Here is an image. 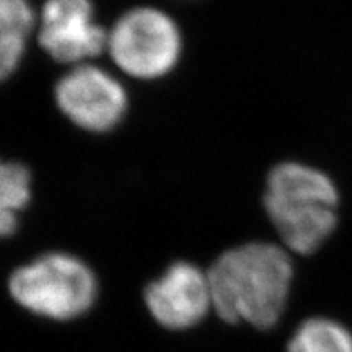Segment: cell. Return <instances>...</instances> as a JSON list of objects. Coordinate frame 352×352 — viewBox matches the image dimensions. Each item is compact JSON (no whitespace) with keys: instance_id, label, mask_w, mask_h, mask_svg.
Here are the masks:
<instances>
[{"instance_id":"obj_8","label":"cell","mask_w":352,"mask_h":352,"mask_svg":"<svg viewBox=\"0 0 352 352\" xmlns=\"http://www.w3.org/2000/svg\"><path fill=\"white\" fill-rule=\"evenodd\" d=\"M34 26L30 0H0V82L19 69Z\"/></svg>"},{"instance_id":"obj_9","label":"cell","mask_w":352,"mask_h":352,"mask_svg":"<svg viewBox=\"0 0 352 352\" xmlns=\"http://www.w3.org/2000/svg\"><path fill=\"white\" fill-rule=\"evenodd\" d=\"M32 199V175L19 162L0 160V240L12 236Z\"/></svg>"},{"instance_id":"obj_6","label":"cell","mask_w":352,"mask_h":352,"mask_svg":"<svg viewBox=\"0 0 352 352\" xmlns=\"http://www.w3.org/2000/svg\"><path fill=\"white\" fill-rule=\"evenodd\" d=\"M54 98L69 121L90 132L111 131L127 111L122 83L91 63L70 67L56 83Z\"/></svg>"},{"instance_id":"obj_3","label":"cell","mask_w":352,"mask_h":352,"mask_svg":"<svg viewBox=\"0 0 352 352\" xmlns=\"http://www.w3.org/2000/svg\"><path fill=\"white\" fill-rule=\"evenodd\" d=\"M8 296L36 318L69 323L94 310L100 297L96 272L67 252H47L10 272Z\"/></svg>"},{"instance_id":"obj_1","label":"cell","mask_w":352,"mask_h":352,"mask_svg":"<svg viewBox=\"0 0 352 352\" xmlns=\"http://www.w3.org/2000/svg\"><path fill=\"white\" fill-rule=\"evenodd\" d=\"M208 272L220 320L271 329L283 318L294 280L292 258L284 246L267 241L233 246Z\"/></svg>"},{"instance_id":"obj_2","label":"cell","mask_w":352,"mask_h":352,"mask_svg":"<svg viewBox=\"0 0 352 352\" xmlns=\"http://www.w3.org/2000/svg\"><path fill=\"white\" fill-rule=\"evenodd\" d=\"M263 202L283 246L292 253H315L338 226L334 183L298 162H284L270 171Z\"/></svg>"},{"instance_id":"obj_4","label":"cell","mask_w":352,"mask_h":352,"mask_svg":"<svg viewBox=\"0 0 352 352\" xmlns=\"http://www.w3.org/2000/svg\"><path fill=\"white\" fill-rule=\"evenodd\" d=\"M183 38L170 15L153 7L126 12L108 30L107 52L126 76L153 80L178 64Z\"/></svg>"},{"instance_id":"obj_5","label":"cell","mask_w":352,"mask_h":352,"mask_svg":"<svg viewBox=\"0 0 352 352\" xmlns=\"http://www.w3.org/2000/svg\"><path fill=\"white\" fill-rule=\"evenodd\" d=\"M144 305L158 327L173 333L195 329L214 311L209 272L179 259L145 285Z\"/></svg>"},{"instance_id":"obj_7","label":"cell","mask_w":352,"mask_h":352,"mask_svg":"<svg viewBox=\"0 0 352 352\" xmlns=\"http://www.w3.org/2000/svg\"><path fill=\"white\" fill-rule=\"evenodd\" d=\"M107 38L91 0H46L39 13V44L57 63L72 67L90 63L107 52Z\"/></svg>"},{"instance_id":"obj_10","label":"cell","mask_w":352,"mask_h":352,"mask_svg":"<svg viewBox=\"0 0 352 352\" xmlns=\"http://www.w3.org/2000/svg\"><path fill=\"white\" fill-rule=\"evenodd\" d=\"M287 352H352V334L338 321L316 316L298 324Z\"/></svg>"}]
</instances>
